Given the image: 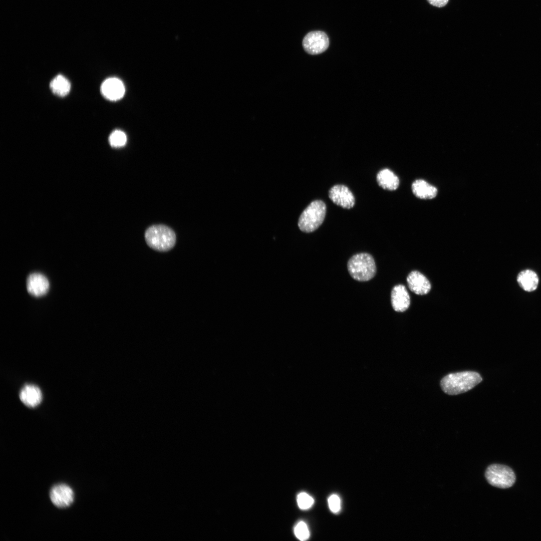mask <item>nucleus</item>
I'll return each mask as SVG.
<instances>
[{"label":"nucleus","mask_w":541,"mask_h":541,"mask_svg":"<svg viewBox=\"0 0 541 541\" xmlns=\"http://www.w3.org/2000/svg\"><path fill=\"white\" fill-rule=\"evenodd\" d=\"M294 533L299 540H306L310 537V531L307 524L303 521L299 522L295 526Z\"/></svg>","instance_id":"nucleus-20"},{"label":"nucleus","mask_w":541,"mask_h":541,"mask_svg":"<svg viewBox=\"0 0 541 541\" xmlns=\"http://www.w3.org/2000/svg\"><path fill=\"white\" fill-rule=\"evenodd\" d=\"M485 476L491 485L500 488H507L514 483L515 475L508 466L501 464H492L487 467Z\"/></svg>","instance_id":"nucleus-5"},{"label":"nucleus","mask_w":541,"mask_h":541,"mask_svg":"<svg viewBox=\"0 0 541 541\" xmlns=\"http://www.w3.org/2000/svg\"><path fill=\"white\" fill-rule=\"evenodd\" d=\"M297 503L301 509H308L312 507L314 503V498L306 492H302L297 496Z\"/></svg>","instance_id":"nucleus-19"},{"label":"nucleus","mask_w":541,"mask_h":541,"mask_svg":"<svg viewBox=\"0 0 541 541\" xmlns=\"http://www.w3.org/2000/svg\"><path fill=\"white\" fill-rule=\"evenodd\" d=\"M147 245L158 251L165 252L171 249L176 243V235L169 227L163 225H153L148 227L145 233Z\"/></svg>","instance_id":"nucleus-2"},{"label":"nucleus","mask_w":541,"mask_h":541,"mask_svg":"<svg viewBox=\"0 0 541 541\" xmlns=\"http://www.w3.org/2000/svg\"><path fill=\"white\" fill-rule=\"evenodd\" d=\"M329 507L332 512H338L341 508V500L340 497L335 494L331 495L328 500Z\"/></svg>","instance_id":"nucleus-21"},{"label":"nucleus","mask_w":541,"mask_h":541,"mask_svg":"<svg viewBox=\"0 0 541 541\" xmlns=\"http://www.w3.org/2000/svg\"><path fill=\"white\" fill-rule=\"evenodd\" d=\"M103 96L108 100L117 101L121 99L125 94L123 82L117 78H109L105 80L101 86Z\"/></svg>","instance_id":"nucleus-10"},{"label":"nucleus","mask_w":541,"mask_h":541,"mask_svg":"<svg viewBox=\"0 0 541 541\" xmlns=\"http://www.w3.org/2000/svg\"><path fill=\"white\" fill-rule=\"evenodd\" d=\"M376 179L378 185L384 189L395 190L399 185L398 177L388 168L380 170L377 175Z\"/></svg>","instance_id":"nucleus-14"},{"label":"nucleus","mask_w":541,"mask_h":541,"mask_svg":"<svg viewBox=\"0 0 541 541\" xmlns=\"http://www.w3.org/2000/svg\"><path fill=\"white\" fill-rule=\"evenodd\" d=\"M326 205L321 200L311 202L301 214L298 226L305 232H311L322 224L326 213Z\"/></svg>","instance_id":"nucleus-4"},{"label":"nucleus","mask_w":541,"mask_h":541,"mask_svg":"<svg viewBox=\"0 0 541 541\" xmlns=\"http://www.w3.org/2000/svg\"><path fill=\"white\" fill-rule=\"evenodd\" d=\"M409 289L418 295L428 294L431 290V284L428 280L421 273L415 270L411 272L407 278Z\"/></svg>","instance_id":"nucleus-11"},{"label":"nucleus","mask_w":541,"mask_h":541,"mask_svg":"<svg viewBox=\"0 0 541 541\" xmlns=\"http://www.w3.org/2000/svg\"><path fill=\"white\" fill-rule=\"evenodd\" d=\"M21 401L29 407H35L41 402L42 394L40 388L36 385L28 384L24 386L20 393Z\"/></svg>","instance_id":"nucleus-13"},{"label":"nucleus","mask_w":541,"mask_h":541,"mask_svg":"<svg viewBox=\"0 0 541 541\" xmlns=\"http://www.w3.org/2000/svg\"><path fill=\"white\" fill-rule=\"evenodd\" d=\"M412 190L416 197L424 199H432L437 193L435 187L422 179L416 180L412 183Z\"/></svg>","instance_id":"nucleus-15"},{"label":"nucleus","mask_w":541,"mask_h":541,"mask_svg":"<svg viewBox=\"0 0 541 541\" xmlns=\"http://www.w3.org/2000/svg\"><path fill=\"white\" fill-rule=\"evenodd\" d=\"M27 290L29 294L35 297L46 295L49 289V282L46 276L39 273L31 274L26 281Z\"/></svg>","instance_id":"nucleus-9"},{"label":"nucleus","mask_w":541,"mask_h":541,"mask_svg":"<svg viewBox=\"0 0 541 541\" xmlns=\"http://www.w3.org/2000/svg\"><path fill=\"white\" fill-rule=\"evenodd\" d=\"M50 496L52 503L59 508L68 507L74 499L73 489L65 484H58L53 486L50 492Z\"/></svg>","instance_id":"nucleus-8"},{"label":"nucleus","mask_w":541,"mask_h":541,"mask_svg":"<svg viewBox=\"0 0 541 541\" xmlns=\"http://www.w3.org/2000/svg\"><path fill=\"white\" fill-rule=\"evenodd\" d=\"M110 145L114 147L123 146L126 143L127 137L123 131L119 130L113 131L109 138Z\"/></svg>","instance_id":"nucleus-18"},{"label":"nucleus","mask_w":541,"mask_h":541,"mask_svg":"<svg viewBox=\"0 0 541 541\" xmlns=\"http://www.w3.org/2000/svg\"><path fill=\"white\" fill-rule=\"evenodd\" d=\"M302 45L304 50L310 55H318L325 52L329 46L327 35L320 31H312L304 38Z\"/></svg>","instance_id":"nucleus-6"},{"label":"nucleus","mask_w":541,"mask_h":541,"mask_svg":"<svg viewBox=\"0 0 541 541\" xmlns=\"http://www.w3.org/2000/svg\"><path fill=\"white\" fill-rule=\"evenodd\" d=\"M391 300L393 309L398 312L405 311L410 303L409 294L405 287L402 285L395 286L393 288Z\"/></svg>","instance_id":"nucleus-12"},{"label":"nucleus","mask_w":541,"mask_h":541,"mask_svg":"<svg viewBox=\"0 0 541 541\" xmlns=\"http://www.w3.org/2000/svg\"><path fill=\"white\" fill-rule=\"evenodd\" d=\"M482 380L481 375L474 371L450 373L440 381L442 391L449 395H456L468 391Z\"/></svg>","instance_id":"nucleus-1"},{"label":"nucleus","mask_w":541,"mask_h":541,"mask_svg":"<svg viewBox=\"0 0 541 541\" xmlns=\"http://www.w3.org/2000/svg\"><path fill=\"white\" fill-rule=\"evenodd\" d=\"M517 281L524 291L532 292L535 290L538 284V278L535 272L531 270H524L518 275Z\"/></svg>","instance_id":"nucleus-16"},{"label":"nucleus","mask_w":541,"mask_h":541,"mask_svg":"<svg viewBox=\"0 0 541 541\" xmlns=\"http://www.w3.org/2000/svg\"><path fill=\"white\" fill-rule=\"evenodd\" d=\"M50 87L52 92L59 96H65L70 92L71 84L64 76L59 75L51 82Z\"/></svg>","instance_id":"nucleus-17"},{"label":"nucleus","mask_w":541,"mask_h":541,"mask_svg":"<svg viewBox=\"0 0 541 541\" xmlns=\"http://www.w3.org/2000/svg\"><path fill=\"white\" fill-rule=\"evenodd\" d=\"M347 266L350 276L360 282L370 280L376 273L374 259L367 253H359L352 256L348 261Z\"/></svg>","instance_id":"nucleus-3"},{"label":"nucleus","mask_w":541,"mask_h":541,"mask_svg":"<svg viewBox=\"0 0 541 541\" xmlns=\"http://www.w3.org/2000/svg\"><path fill=\"white\" fill-rule=\"evenodd\" d=\"M449 0H427L431 5L441 8L444 7L448 2Z\"/></svg>","instance_id":"nucleus-22"},{"label":"nucleus","mask_w":541,"mask_h":541,"mask_svg":"<svg viewBox=\"0 0 541 541\" xmlns=\"http://www.w3.org/2000/svg\"><path fill=\"white\" fill-rule=\"evenodd\" d=\"M329 197L333 203L344 208L350 209L355 203V197L349 188L343 184H336L329 191Z\"/></svg>","instance_id":"nucleus-7"}]
</instances>
